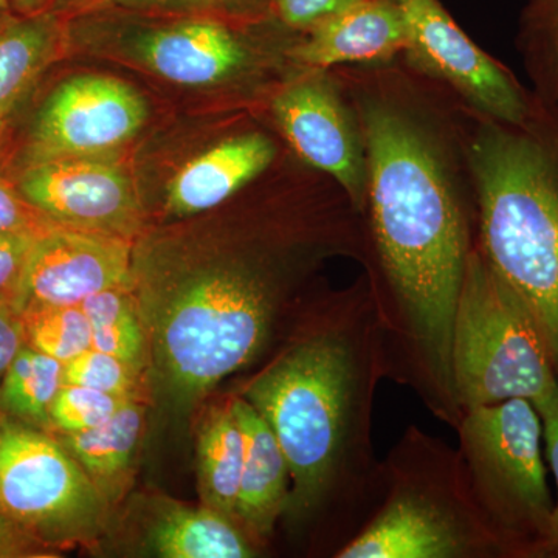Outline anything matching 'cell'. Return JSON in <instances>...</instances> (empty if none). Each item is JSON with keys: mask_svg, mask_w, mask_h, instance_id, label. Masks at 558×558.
I'll list each match as a JSON object with an SVG mask.
<instances>
[{"mask_svg": "<svg viewBox=\"0 0 558 558\" xmlns=\"http://www.w3.org/2000/svg\"><path fill=\"white\" fill-rule=\"evenodd\" d=\"M128 400L132 399L64 384L51 403L50 432L72 435L98 427L109 421Z\"/></svg>", "mask_w": 558, "mask_h": 558, "instance_id": "cell-27", "label": "cell"}, {"mask_svg": "<svg viewBox=\"0 0 558 558\" xmlns=\"http://www.w3.org/2000/svg\"><path fill=\"white\" fill-rule=\"evenodd\" d=\"M0 512L61 554L98 542L109 498L50 429L0 413Z\"/></svg>", "mask_w": 558, "mask_h": 558, "instance_id": "cell-8", "label": "cell"}, {"mask_svg": "<svg viewBox=\"0 0 558 558\" xmlns=\"http://www.w3.org/2000/svg\"><path fill=\"white\" fill-rule=\"evenodd\" d=\"M146 120L148 105L131 84L92 73L70 76L36 113L25 165L102 156L134 138Z\"/></svg>", "mask_w": 558, "mask_h": 558, "instance_id": "cell-10", "label": "cell"}, {"mask_svg": "<svg viewBox=\"0 0 558 558\" xmlns=\"http://www.w3.org/2000/svg\"><path fill=\"white\" fill-rule=\"evenodd\" d=\"M454 432L476 506L506 558H549L554 501L534 403L512 399L465 411Z\"/></svg>", "mask_w": 558, "mask_h": 558, "instance_id": "cell-7", "label": "cell"}, {"mask_svg": "<svg viewBox=\"0 0 558 558\" xmlns=\"http://www.w3.org/2000/svg\"><path fill=\"white\" fill-rule=\"evenodd\" d=\"M57 223L22 196L16 183L0 174V234H40Z\"/></svg>", "mask_w": 558, "mask_h": 558, "instance_id": "cell-29", "label": "cell"}, {"mask_svg": "<svg viewBox=\"0 0 558 558\" xmlns=\"http://www.w3.org/2000/svg\"><path fill=\"white\" fill-rule=\"evenodd\" d=\"M451 373L462 414L512 399L534 403L558 381L537 323L476 241L454 311Z\"/></svg>", "mask_w": 558, "mask_h": 558, "instance_id": "cell-6", "label": "cell"}, {"mask_svg": "<svg viewBox=\"0 0 558 558\" xmlns=\"http://www.w3.org/2000/svg\"><path fill=\"white\" fill-rule=\"evenodd\" d=\"M365 256V218L336 190L300 218L256 220L209 244L134 248L150 395L186 413L284 336L328 259Z\"/></svg>", "mask_w": 558, "mask_h": 558, "instance_id": "cell-1", "label": "cell"}, {"mask_svg": "<svg viewBox=\"0 0 558 558\" xmlns=\"http://www.w3.org/2000/svg\"><path fill=\"white\" fill-rule=\"evenodd\" d=\"M16 185L57 226L131 241L142 229V207L130 175L102 156L25 165Z\"/></svg>", "mask_w": 558, "mask_h": 558, "instance_id": "cell-12", "label": "cell"}, {"mask_svg": "<svg viewBox=\"0 0 558 558\" xmlns=\"http://www.w3.org/2000/svg\"><path fill=\"white\" fill-rule=\"evenodd\" d=\"M25 344L69 363L92 348L89 319L81 306H36L20 312Z\"/></svg>", "mask_w": 558, "mask_h": 558, "instance_id": "cell-25", "label": "cell"}, {"mask_svg": "<svg viewBox=\"0 0 558 558\" xmlns=\"http://www.w3.org/2000/svg\"><path fill=\"white\" fill-rule=\"evenodd\" d=\"M336 558H506L459 450L410 424L380 461L368 519Z\"/></svg>", "mask_w": 558, "mask_h": 558, "instance_id": "cell-5", "label": "cell"}, {"mask_svg": "<svg viewBox=\"0 0 558 558\" xmlns=\"http://www.w3.org/2000/svg\"><path fill=\"white\" fill-rule=\"evenodd\" d=\"M58 550L40 543L20 524L0 512V558H54Z\"/></svg>", "mask_w": 558, "mask_h": 558, "instance_id": "cell-32", "label": "cell"}, {"mask_svg": "<svg viewBox=\"0 0 558 558\" xmlns=\"http://www.w3.org/2000/svg\"><path fill=\"white\" fill-rule=\"evenodd\" d=\"M64 381L123 399L143 400L149 391L145 371L92 348L65 363Z\"/></svg>", "mask_w": 558, "mask_h": 558, "instance_id": "cell-26", "label": "cell"}, {"mask_svg": "<svg viewBox=\"0 0 558 558\" xmlns=\"http://www.w3.org/2000/svg\"><path fill=\"white\" fill-rule=\"evenodd\" d=\"M233 403L245 440L236 519L253 537L267 545L288 508L292 484L288 459L258 411L236 392Z\"/></svg>", "mask_w": 558, "mask_h": 558, "instance_id": "cell-17", "label": "cell"}, {"mask_svg": "<svg viewBox=\"0 0 558 558\" xmlns=\"http://www.w3.org/2000/svg\"><path fill=\"white\" fill-rule=\"evenodd\" d=\"M179 2L185 3V5H208V3H213L215 0H179Z\"/></svg>", "mask_w": 558, "mask_h": 558, "instance_id": "cell-35", "label": "cell"}, {"mask_svg": "<svg viewBox=\"0 0 558 558\" xmlns=\"http://www.w3.org/2000/svg\"><path fill=\"white\" fill-rule=\"evenodd\" d=\"M50 0H10L14 13L32 14L49 9Z\"/></svg>", "mask_w": 558, "mask_h": 558, "instance_id": "cell-34", "label": "cell"}, {"mask_svg": "<svg viewBox=\"0 0 558 558\" xmlns=\"http://www.w3.org/2000/svg\"><path fill=\"white\" fill-rule=\"evenodd\" d=\"M277 146L259 132L223 140L183 165L167 189V211L178 218L218 208L269 170Z\"/></svg>", "mask_w": 558, "mask_h": 558, "instance_id": "cell-16", "label": "cell"}, {"mask_svg": "<svg viewBox=\"0 0 558 558\" xmlns=\"http://www.w3.org/2000/svg\"><path fill=\"white\" fill-rule=\"evenodd\" d=\"M145 417V402L132 399L105 424L72 435L57 433V438L109 498L110 484L123 478L134 461Z\"/></svg>", "mask_w": 558, "mask_h": 558, "instance_id": "cell-21", "label": "cell"}, {"mask_svg": "<svg viewBox=\"0 0 558 558\" xmlns=\"http://www.w3.org/2000/svg\"><path fill=\"white\" fill-rule=\"evenodd\" d=\"M476 119L464 150L476 244L531 312L558 376V178L531 132Z\"/></svg>", "mask_w": 558, "mask_h": 558, "instance_id": "cell-4", "label": "cell"}, {"mask_svg": "<svg viewBox=\"0 0 558 558\" xmlns=\"http://www.w3.org/2000/svg\"><path fill=\"white\" fill-rule=\"evenodd\" d=\"M405 21L411 69L439 81L480 119L523 128L534 110L531 90L501 62L480 49L440 0H392Z\"/></svg>", "mask_w": 558, "mask_h": 558, "instance_id": "cell-9", "label": "cell"}, {"mask_svg": "<svg viewBox=\"0 0 558 558\" xmlns=\"http://www.w3.org/2000/svg\"><path fill=\"white\" fill-rule=\"evenodd\" d=\"M357 2L359 0H275V11L282 24L293 31L310 32L319 22Z\"/></svg>", "mask_w": 558, "mask_h": 558, "instance_id": "cell-30", "label": "cell"}, {"mask_svg": "<svg viewBox=\"0 0 558 558\" xmlns=\"http://www.w3.org/2000/svg\"><path fill=\"white\" fill-rule=\"evenodd\" d=\"M132 288L102 290L84 300L81 310L89 319L92 349L123 360L148 376V340Z\"/></svg>", "mask_w": 558, "mask_h": 558, "instance_id": "cell-23", "label": "cell"}, {"mask_svg": "<svg viewBox=\"0 0 558 558\" xmlns=\"http://www.w3.org/2000/svg\"><path fill=\"white\" fill-rule=\"evenodd\" d=\"M306 33L290 54L315 70L380 64L407 47L405 21L392 0H359Z\"/></svg>", "mask_w": 558, "mask_h": 558, "instance_id": "cell-14", "label": "cell"}, {"mask_svg": "<svg viewBox=\"0 0 558 558\" xmlns=\"http://www.w3.org/2000/svg\"><path fill=\"white\" fill-rule=\"evenodd\" d=\"M61 21L49 9L0 16V119H7L57 57Z\"/></svg>", "mask_w": 558, "mask_h": 558, "instance_id": "cell-19", "label": "cell"}, {"mask_svg": "<svg viewBox=\"0 0 558 558\" xmlns=\"http://www.w3.org/2000/svg\"><path fill=\"white\" fill-rule=\"evenodd\" d=\"M244 458V433L231 392L211 405L201 422L196 459L202 505L236 519Z\"/></svg>", "mask_w": 558, "mask_h": 558, "instance_id": "cell-20", "label": "cell"}, {"mask_svg": "<svg viewBox=\"0 0 558 558\" xmlns=\"http://www.w3.org/2000/svg\"><path fill=\"white\" fill-rule=\"evenodd\" d=\"M64 363L24 344L0 381V413L50 429V409L64 381Z\"/></svg>", "mask_w": 558, "mask_h": 558, "instance_id": "cell-22", "label": "cell"}, {"mask_svg": "<svg viewBox=\"0 0 558 558\" xmlns=\"http://www.w3.org/2000/svg\"><path fill=\"white\" fill-rule=\"evenodd\" d=\"M517 49L534 100H558V0H523Z\"/></svg>", "mask_w": 558, "mask_h": 558, "instance_id": "cell-24", "label": "cell"}, {"mask_svg": "<svg viewBox=\"0 0 558 558\" xmlns=\"http://www.w3.org/2000/svg\"><path fill=\"white\" fill-rule=\"evenodd\" d=\"M354 110L368 161L362 266L379 323L385 380L409 388L454 429L462 411L451 336L476 218L449 143L409 92L391 84L363 87L354 92Z\"/></svg>", "mask_w": 558, "mask_h": 558, "instance_id": "cell-2", "label": "cell"}, {"mask_svg": "<svg viewBox=\"0 0 558 558\" xmlns=\"http://www.w3.org/2000/svg\"><path fill=\"white\" fill-rule=\"evenodd\" d=\"M534 407L542 418L546 453H548L558 492V381L545 396L535 400ZM549 558H558V499L554 502L553 521H550Z\"/></svg>", "mask_w": 558, "mask_h": 558, "instance_id": "cell-31", "label": "cell"}, {"mask_svg": "<svg viewBox=\"0 0 558 558\" xmlns=\"http://www.w3.org/2000/svg\"><path fill=\"white\" fill-rule=\"evenodd\" d=\"M24 344L20 312L14 307L0 304V381Z\"/></svg>", "mask_w": 558, "mask_h": 558, "instance_id": "cell-33", "label": "cell"}, {"mask_svg": "<svg viewBox=\"0 0 558 558\" xmlns=\"http://www.w3.org/2000/svg\"><path fill=\"white\" fill-rule=\"evenodd\" d=\"M135 50L146 68L182 86L222 83L247 62L241 40L215 21H182L143 33Z\"/></svg>", "mask_w": 558, "mask_h": 558, "instance_id": "cell-15", "label": "cell"}, {"mask_svg": "<svg viewBox=\"0 0 558 558\" xmlns=\"http://www.w3.org/2000/svg\"><path fill=\"white\" fill-rule=\"evenodd\" d=\"M10 11H13L10 5V0H0V16L10 13Z\"/></svg>", "mask_w": 558, "mask_h": 558, "instance_id": "cell-36", "label": "cell"}, {"mask_svg": "<svg viewBox=\"0 0 558 558\" xmlns=\"http://www.w3.org/2000/svg\"><path fill=\"white\" fill-rule=\"evenodd\" d=\"M258 363L234 392L258 411L288 459L282 520L336 558L368 519L379 481L374 400L385 363L365 274L344 289L310 293Z\"/></svg>", "mask_w": 558, "mask_h": 558, "instance_id": "cell-3", "label": "cell"}, {"mask_svg": "<svg viewBox=\"0 0 558 558\" xmlns=\"http://www.w3.org/2000/svg\"><path fill=\"white\" fill-rule=\"evenodd\" d=\"M38 236L31 233L0 234V304L16 310L25 266Z\"/></svg>", "mask_w": 558, "mask_h": 558, "instance_id": "cell-28", "label": "cell"}, {"mask_svg": "<svg viewBox=\"0 0 558 558\" xmlns=\"http://www.w3.org/2000/svg\"><path fill=\"white\" fill-rule=\"evenodd\" d=\"M322 72L286 86L271 110L301 160L336 182L363 216L368 204V161L362 128L354 108Z\"/></svg>", "mask_w": 558, "mask_h": 558, "instance_id": "cell-11", "label": "cell"}, {"mask_svg": "<svg viewBox=\"0 0 558 558\" xmlns=\"http://www.w3.org/2000/svg\"><path fill=\"white\" fill-rule=\"evenodd\" d=\"M146 531V548L160 558H253L266 545L233 517L201 505L159 499Z\"/></svg>", "mask_w": 558, "mask_h": 558, "instance_id": "cell-18", "label": "cell"}, {"mask_svg": "<svg viewBox=\"0 0 558 558\" xmlns=\"http://www.w3.org/2000/svg\"><path fill=\"white\" fill-rule=\"evenodd\" d=\"M7 130V119H0V137H2L3 132Z\"/></svg>", "mask_w": 558, "mask_h": 558, "instance_id": "cell-37", "label": "cell"}, {"mask_svg": "<svg viewBox=\"0 0 558 558\" xmlns=\"http://www.w3.org/2000/svg\"><path fill=\"white\" fill-rule=\"evenodd\" d=\"M131 240L54 226L33 244L17 312L36 306H81L102 290L132 288Z\"/></svg>", "mask_w": 558, "mask_h": 558, "instance_id": "cell-13", "label": "cell"}]
</instances>
